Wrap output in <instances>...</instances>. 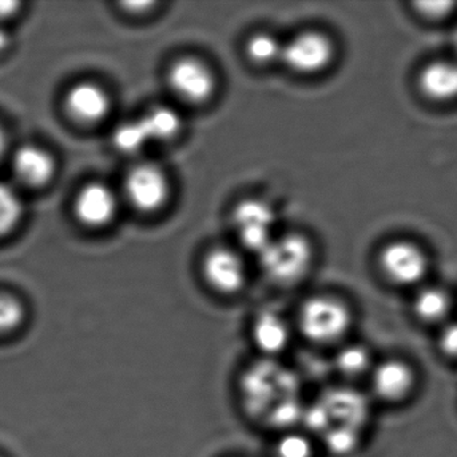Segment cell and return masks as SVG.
<instances>
[{
	"label": "cell",
	"instance_id": "cell-1",
	"mask_svg": "<svg viewBox=\"0 0 457 457\" xmlns=\"http://www.w3.org/2000/svg\"><path fill=\"white\" fill-rule=\"evenodd\" d=\"M353 325L351 309L338 298L319 295L306 300L297 316L300 334L313 345L343 343Z\"/></svg>",
	"mask_w": 457,
	"mask_h": 457
},
{
	"label": "cell",
	"instance_id": "cell-2",
	"mask_svg": "<svg viewBox=\"0 0 457 457\" xmlns=\"http://www.w3.org/2000/svg\"><path fill=\"white\" fill-rule=\"evenodd\" d=\"M261 270L266 278L279 286L297 284L308 273L313 260V249L301 235L274 238L258 254Z\"/></svg>",
	"mask_w": 457,
	"mask_h": 457
},
{
	"label": "cell",
	"instance_id": "cell-3",
	"mask_svg": "<svg viewBox=\"0 0 457 457\" xmlns=\"http://www.w3.org/2000/svg\"><path fill=\"white\" fill-rule=\"evenodd\" d=\"M233 227L239 241L260 254L276 238V212L266 201L249 199L234 209Z\"/></svg>",
	"mask_w": 457,
	"mask_h": 457
},
{
	"label": "cell",
	"instance_id": "cell-4",
	"mask_svg": "<svg viewBox=\"0 0 457 457\" xmlns=\"http://www.w3.org/2000/svg\"><path fill=\"white\" fill-rule=\"evenodd\" d=\"M123 190L133 208L144 214H153L165 206L170 195V184L158 166L141 164L126 174Z\"/></svg>",
	"mask_w": 457,
	"mask_h": 457
},
{
	"label": "cell",
	"instance_id": "cell-5",
	"mask_svg": "<svg viewBox=\"0 0 457 457\" xmlns=\"http://www.w3.org/2000/svg\"><path fill=\"white\" fill-rule=\"evenodd\" d=\"M370 402L367 397L351 388L330 392L317 412V423L322 431L330 428H352L361 431L370 420Z\"/></svg>",
	"mask_w": 457,
	"mask_h": 457
},
{
	"label": "cell",
	"instance_id": "cell-6",
	"mask_svg": "<svg viewBox=\"0 0 457 457\" xmlns=\"http://www.w3.org/2000/svg\"><path fill=\"white\" fill-rule=\"evenodd\" d=\"M335 58V46L325 34L306 31L285 43L281 59L298 74H317L327 69Z\"/></svg>",
	"mask_w": 457,
	"mask_h": 457
},
{
	"label": "cell",
	"instance_id": "cell-7",
	"mask_svg": "<svg viewBox=\"0 0 457 457\" xmlns=\"http://www.w3.org/2000/svg\"><path fill=\"white\" fill-rule=\"evenodd\" d=\"M171 90L189 104H204L216 91V77L200 59L182 58L171 64L168 74Z\"/></svg>",
	"mask_w": 457,
	"mask_h": 457
},
{
	"label": "cell",
	"instance_id": "cell-8",
	"mask_svg": "<svg viewBox=\"0 0 457 457\" xmlns=\"http://www.w3.org/2000/svg\"><path fill=\"white\" fill-rule=\"evenodd\" d=\"M428 266L423 250L410 241H395L381 251V270L397 286L420 284L428 273Z\"/></svg>",
	"mask_w": 457,
	"mask_h": 457
},
{
	"label": "cell",
	"instance_id": "cell-9",
	"mask_svg": "<svg viewBox=\"0 0 457 457\" xmlns=\"http://www.w3.org/2000/svg\"><path fill=\"white\" fill-rule=\"evenodd\" d=\"M204 279L221 295L238 294L246 284V268L238 254L228 249L208 252L203 263Z\"/></svg>",
	"mask_w": 457,
	"mask_h": 457
},
{
	"label": "cell",
	"instance_id": "cell-10",
	"mask_svg": "<svg viewBox=\"0 0 457 457\" xmlns=\"http://www.w3.org/2000/svg\"><path fill=\"white\" fill-rule=\"evenodd\" d=\"M370 386L378 400L389 404L404 402L416 388V373L408 362L391 359L373 367Z\"/></svg>",
	"mask_w": 457,
	"mask_h": 457
},
{
	"label": "cell",
	"instance_id": "cell-11",
	"mask_svg": "<svg viewBox=\"0 0 457 457\" xmlns=\"http://www.w3.org/2000/svg\"><path fill=\"white\" fill-rule=\"evenodd\" d=\"M117 211V196L101 182L85 185L75 198V216L86 227L101 228L110 224Z\"/></svg>",
	"mask_w": 457,
	"mask_h": 457
},
{
	"label": "cell",
	"instance_id": "cell-12",
	"mask_svg": "<svg viewBox=\"0 0 457 457\" xmlns=\"http://www.w3.org/2000/svg\"><path fill=\"white\" fill-rule=\"evenodd\" d=\"M293 334L289 322L276 311L257 314L250 327L253 345L269 359L284 354L292 345Z\"/></svg>",
	"mask_w": 457,
	"mask_h": 457
},
{
	"label": "cell",
	"instance_id": "cell-13",
	"mask_svg": "<svg viewBox=\"0 0 457 457\" xmlns=\"http://www.w3.org/2000/svg\"><path fill=\"white\" fill-rule=\"evenodd\" d=\"M64 106L72 120L80 123H96L110 112V97L104 89L93 82L72 86L64 97Z\"/></svg>",
	"mask_w": 457,
	"mask_h": 457
},
{
	"label": "cell",
	"instance_id": "cell-14",
	"mask_svg": "<svg viewBox=\"0 0 457 457\" xmlns=\"http://www.w3.org/2000/svg\"><path fill=\"white\" fill-rule=\"evenodd\" d=\"M12 169L19 182L27 187L40 188L55 176V160L43 148L23 145L13 155Z\"/></svg>",
	"mask_w": 457,
	"mask_h": 457
},
{
	"label": "cell",
	"instance_id": "cell-15",
	"mask_svg": "<svg viewBox=\"0 0 457 457\" xmlns=\"http://www.w3.org/2000/svg\"><path fill=\"white\" fill-rule=\"evenodd\" d=\"M419 88L435 102L457 99V62L437 61L427 64L419 75Z\"/></svg>",
	"mask_w": 457,
	"mask_h": 457
},
{
	"label": "cell",
	"instance_id": "cell-16",
	"mask_svg": "<svg viewBox=\"0 0 457 457\" xmlns=\"http://www.w3.org/2000/svg\"><path fill=\"white\" fill-rule=\"evenodd\" d=\"M149 142L170 141L182 129L181 115L170 106H154L139 118Z\"/></svg>",
	"mask_w": 457,
	"mask_h": 457
},
{
	"label": "cell",
	"instance_id": "cell-17",
	"mask_svg": "<svg viewBox=\"0 0 457 457\" xmlns=\"http://www.w3.org/2000/svg\"><path fill=\"white\" fill-rule=\"evenodd\" d=\"M450 295L440 287L420 290L413 300V314L424 324H440L451 311Z\"/></svg>",
	"mask_w": 457,
	"mask_h": 457
},
{
	"label": "cell",
	"instance_id": "cell-18",
	"mask_svg": "<svg viewBox=\"0 0 457 457\" xmlns=\"http://www.w3.org/2000/svg\"><path fill=\"white\" fill-rule=\"evenodd\" d=\"M372 354L361 343H345L335 357V368L343 377L356 380L373 369Z\"/></svg>",
	"mask_w": 457,
	"mask_h": 457
},
{
	"label": "cell",
	"instance_id": "cell-19",
	"mask_svg": "<svg viewBox=\"0 0 457 457\" xmlns=\"http://www.w3.org/2000/svg\"><path fill=\"white\" fill-rule=\"evenodd\" d=\"M284 45L269 32H257L246 43V54L250 61L258 64H270L282 56Z\"/></svg>",
	"mask_w": 457,
	"mask_h": 457
},
{
	"label": "cell",
	"instance_id": "cell-20",
	"mask_svg": "<svg viewBox=\"0 0 457 457\" xmlns=\"http://www.w3.org/2000/svg\"><path fill=\"white\" fill-rule=\"evenodd\" d=\"M112 144L120 152L134 155L149 144V139L139 120L125 121L115 126L112 131Z\"/></svg>",
	"mask_w": 457,
	"mask_h": 457
},
{
	"label": "cell",
	"instance_id": "cell-21",
	"mask_svg": "<svg viewBox=\"0 0 457 457\" xmlns=\"http://www.w3.org/2000/svg\"><path fill=\"white\" fill-rule=\"evenodd\" d=\"M273 456L316 457V445L309 435L290 429L277 440L274 444Z\"/></svg>",
	"mask_w": 457,
	"mask_h": 457
},
{
	"label": "cell",
	"instance_id": "cell-22",
	"mask_svg": "<svg viewBox=\"0 0 457 457\" xmlns=\"http://www.w3.org/2000/svg\"><path fill=\"white\" fill-rule=\"evenodd\" d=\"M23 216V203L18 193L0 182V235L11 233Z\"/></svg>",
	"mask_w": 457,
	"mask_h": 457
},
{
	"label": "cell",
	"instance_id": "cell-23",
	"mask_svg": "<svg viewBox=\"0 0 457 457\" xmlns=\"http://www.w3.org/2000/svg\"><path fill=\"white\" fill-rule=\"evenodd\" d=\"M324 440L330 453L346 456L359 448L361 443V431L352 428H330L325 431Z\"/></svg>",
	"mask_w": 457,
	"mask_h": 457
},
{
	"label": "cell",
	"instance_id": "cell-24",
	"mask_svg": "<svg viewBox=\"0 0 457 457\" xmlns=\"http://www.w3.org/2000/svg\"><path fill=\"white\" fill-rule=\"evenodd\" d=\"M24 310L21 302L10 295H0V334L16 329L23 321Z\"/></svg>",
	"mask_w": 457,
	"mask_h": 457
},
{
	"label": "cell",
	"instance_id": "cell-25",
	"mask_svg": "<svg viewBox=\"0 0 457 457\" xmlns=\"http://www.w3.org/2000/svg\"><path fill=\"white\" fill-rule=\"evenodd\" d=\"M456 3L453 2H419L416 3V8L419 13L427 19L439 21L450 16L455 10Z\"/></svg>",
	"mask_w": 457,
	"mask_h": 457
},
{
	"label": "cell",
	"instance_id": "cell-26",
	"mask_svg": "<svg viewBox=\"0 0 457 457\" xmlns=\"http://www.w3.org/2000/svg\"><path fill=\"white\" fill-rule=\"evenodd\" d=\"M439 348L448 359L457 360V321L445 325L439 335Z\"/></svg>",
	"mask_w": 457,
	"mask_h": 457
},
{
	"label": "cell",
	"instance_id": "cell-27",
	"mask_svg": "<svg viewBox=\"0 0 457 457\" xmlns=\"http://www.w3.org/2000/svg\"><path fill=\"white\" fill-rule=\"evenodd\" d=\"M21 3L18 2H0V19L10 18L13 13H18Z\"/></svg>",
	"mask_w": 457,
	"mask_h": 457
},
{
	"label": "cell",
	"instance_id": "cell-28",
	"mask_svg": "<svg viewBox=\"0 0 457 457\" xmlns=\"http://www.w3.org/2000/svg\"><path fill=\"white\" fill-rule=\"evenodd\" d=\"M10 45V39H8V35L5 34L4 31L0 30V53L4 51L7 48V46Z\"/></svg>",
	"mask_w": 457,
	"mask_h": 457
},
{
	"label": "cell",
	"instance_id": "cell-29",
	"mask_svg": "<svg viewBox=\"0 0 457 457\" xmlns=\"http://www.w3.org/2000/svg\"><path fill=\"white\" fill-rule=\"evenodd\" d=\"M4 147H5V137H4V133H3L2 128H0V156H2L3 152H4Z\"/></svg>",
	"mask_w": 457,
	"mask_h": 457
},
{
	"label": "cell",
	"instance_id": "cell-30",
	"mask_svg": "<svg viewBox=\"0 0 457 457\" xmlns=\"http://www.w3.org/2000/svg\"><path fill=\"white\" fill-rule=\"evenodd\" d=\"M453 48H455V51L457 54V30L455 32H453Z\"/></svg>",
	"mask_w": 457,
	"mask_h": 457
}]
</instances>
